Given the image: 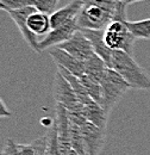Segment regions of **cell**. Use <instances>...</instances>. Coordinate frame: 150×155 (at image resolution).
Segmentation results:
<instances>
[{"label":"cell","mask_w":150,"mask_h":155,"mask_svg":"<svg viewBox=\"0 0 150 155\" xmlns=\"http://www.w3.org/2000/svg\"><path fill=\"white\" fill-rule=\"evenodd\" d=\"M122 0H85L76 17L80 29H105L113 20Z\"/></svg>","instance_id":"6da1fadb"},{"label":"cell","mask_w":150,"mask_h":155,"mask_svg":"<svg viewBox=\"0 0 150 155\" xmlns=\"http://www.w3.org/2000/svg\"><path fill=\"white\" fill-rule=\"evenodd\" d=\"M111 68L119 73L133 90L150 88V75L130 54L123 50H113Z\"/></svg>","instance_id":"7a4b0ae2"},{"label":"cell","mask_w":150,"mask_h":155,"mask_svg":"<svg viewBox=\"0 0 150 155\" xmlns=\"http://www.w3.org/2000/svg\"><path fill=\"white\" fill-rule=\"evenodd\" d=\"M101 86V103L103 109L110 115L113 107L119 103L123 96L131 88L130 85L117 73L113 68H106L100 80Z\"/></svg>","instance_id":"3957f363"},{"label":"cell","mask_w":150,"mask_h":155,"mask_svg":"<svg viewBox=\"0 0 150 155\" xmlns=\"http://www.w3.org/2000/svg\"><path fill=\"white\" fill-rule=\"evenodd\" d=\"M136 37L128 26V20H112L104 29V41L111 50H123L133 55Z\"/></svg>","instance_id":"277c9868"},{"label":"cell","mask_w":150,"mask_h":155,"mask_svg":"<svg viewBox=\"0 0 150 155\" xmlns=\"http://www.w3.org/2000/svg\"><path fill=\"white\" fill-rule=\"evenodd\" d=\"M53 93H54V98L56 103L64 106L69 112L82 114V104L79 101V99L76 97L73 86L62 75L60 71H57L55 79H54Z\"/></svg>","instance_id":"5b68a950"},{"label":"cell","mask_w":150,"mask_h":155,"mask_svg":"<svg viewBox=\"0 0 150 155\" xmlns=\"http://www.w3.org/2000/svg\"><path fill=\"white\" fill-rule=\"evenodd\" d=\"M57 48L67 51L68 54L80 61H86L95 54L90 39L83 35L81 30L76 31L68 41L58 44Z\"/></svg>","instance_id":"8992f818"},{"label":"cell","mask_w":150,"mask_h":155,"mask_svg":"<svg viewBox=\"0 0 150 155\" xmlns=\"http://www.w3.org/2000/svg\"><path fill=\"white\" fill-rule=\"evenodd\" d=\"M79 30L80 28L77 25L76 18L69 20L55 29H51L48 35H45L39 41V50L42 51L45 49H50L53 47H57L58 44L68 41Z\"/></svg>","instance_id":"52a82bcc"},{"label":"cell","mask_w":150,"mask_h":155,"mask_svg":"<svg viewBox=\"0 0 150 155\" xmlns=\"http://www.w3.org/2000/svg\"><path fill=\"white\" fill-rule=\"evenodd\" d=\"M36 11V7L35 6H29V7H25V8H21V10H15V11H8L7 13L10 15V17L13 19V21L16 23L17 28L19 29L21 36L24 37L25 42L28 43V45L35 51L39 54L41 50H39V41L38 37L32 34L30 31V29L28 28V18L29 16Z\"/></svg>","instance_id":"ba28073f"},{"label":"cell","mask_w":150,"mask_h":155,"mask_svg":"<svg viewBox=\"0 0 150 155\" xmlns=\"http://www.w3.org/2000/svg\"><path fill=\"white\" fill-rule=\"evenodd\" d=\"M80 128L88 155H99L106 138L105 129L98 128L88 120H85L82 124H80Z\"/></svg>","instance_id":"9c48e42d"},{"label":"cell","mask_w":150,"mask_h":155,"mask_svg":"<svg viewBox=\"0 0 150 155\" xmlns=\"http://www.w3.org/2000/svg\"><path fill=\"white\" fill-rule=\"evenodd\" d=\"M49 54L55 61L57 67L64 68L68 72H70L73 75L80 78L85 74V63L83 61H80L74 56H72L70 54H68L67 51L57 48V47H53L49 49Z\"/></svg>","instance_id":"30bf717a"},{"label":"cell","mask_w":150,"mask_h":155,"mask_svg":"<svg viewBox=\"0 0 150 155\" xmlns=\"http://www.w3.org/2000/svg\"><path fill=\"white\" fill-rule=\"evenodd\" d=\"M83 35L90 39L94 53L103 58L107 67L111 68V60H112V51L104 41V29L100 30H93V29H80Z\"/></svg>","instance_id":"8fae6325"},{"label":"cell","mask_w":150,"mask_h":155,"mask_svg":"<svg viewBox=\"0 0 150 155\" xmlns=\"http://www.w3.org/2000/svg\"><path fill=\"white\" fill-rule=\"evenodd\" d=\"M83 1L85 0H72L69 4H67L60 10H56L53 15H50L51 29H55L69 20L75 19L83 5Z\"/></svg>","instance_id":"7c38bea8"},{"label":"cell","mask_w":150,"mask_h":155,"mask_svg":"<svg viewBox=\"0 0 150 155\" xmlns=\"http://www.w3.org/2000/svg\"><path fill=\"white\" fill-rule=\"evenodd\" d=\"M82 115L88 122L93 123L94 125H96L100 129H105L106 130L109 114L96 101L92 100L88 104L82 105Z\"/></svg>","instance_id":"4fadbf2b"},{"label":"cell","mask_w":150,"mask_h":155,"mask_svg":"<svg viewBox=\"0 0 150 155\" xmlns=\"http://www.w3.org/2000/svg\"><path fill=\"white\" fill-rule=\"evenodd\" d=\"M28 28L32 34H35L37 37L45 36L49 34L51 30V24H50V16L39 11L32 12L29 18H28Z\"/></svg>","instance_id":"5bb4252c"},{"label":"cell","mask_w":150,"mask_h":155,"mask_svg":"<svg viewBox=\"0 0 150 155\" xmlns=\"http://www.w3.org/2000/svg\"><path fill=\"white\" fill-rule=\"evenodd\" d=\"M83 63H85V74L88 75L91 79L95 80V81L100 82L101 78L104 75L106 68H107L106 62L100 56L94 54L93 56H91L88 60L83 61Z\"/></svg>","instance_id":"9a60e30c"},{"label":"cell","mask_w":150,"mask_h":155,"mask_svg":"<svg viewBox=\"0 0 150 155\" xmlns=\"http://www.w3.org/2000/svg\"><path fill=\"white\" fill-rule=\"evenodd\" d=\"M128 26L137 39H150V18L137 21L128 20Z\"/></svg>","instance_id":"2e32d148"},{"label":"cell","mask_w":150,"mask_h":155,"mask_svg":"<svg viewBox=\"0 0 150 155\" xmlns=\"http://www.w3.org/2000/svg\"><path fill=\"white\" fill-rule=\"evenodd\" d=\"M79 79H80L81 84L83 85V87L86 88V91L90 94V97L100 105V103H101V86H100V82L91 79L86 74H83Z\"/></svg>","instance_id":"e0dca14e"},{"label":"cell","mask_w":150,"mask_h":155,"mask_svg":"<svg viewBox=\"0 0 150 155\" xmlns=\"http://www.w3.org/2000/svg\"><path fill=\"white\" fill-rule=\"evenodd\" d=\"M60 0H35L34 6L39 12L47 13V15H53L56 11V6Z\"/></svg>","instance_id":"ac0fdd59"},{"label":"cell","mask_w":150,"mask_h":155,"mask_svg":"<svg viewBox=\"0 0 150 155\" xmlns=\"http://www.w3.org/2000/svg\"><path fill=\"white\" fill-rule=\"evenodd\" d=\"M6 7V12L15 11V10H21L29 6H34L35 0H1Z\"/></svg>","instance_id":"d6986e66"},{"label":"cell","mask_w":150,"mask_h":155,"mask_svg":"<svg viewBox=\"0 0 150 155\" xmlns=\"http://www.w3.org/2000/svg\"><path fill=\"white\" fill-rule=\"evenodd\" d=\"M19 155H36V152L31 144H18Z\"/></svg>","instance_id":"ffe728a7"},{"label":"cell","mask_w":150,"mask_h":155,"mask_svg":"<svg viewBox=\"0 0 150 155\" xmlns=\"http://www.w3.org/2000/svg\"><path fill=\"white\" fill-rule=\"evenodd\" d=\"M2 117H11V112L7 110L6 105L4 104V101L0 99V118Z\"/></svg>","instance_id":"44dd1931"},{"label":"cell","mask_w":150,"mask_h":155,"mask_svg":"<svg viewBox=\"0 0 150 155\" xmlns=\"http://www.w3.org/2000/svg\"><path fill=\"white\" fill-rule=\"evenodd\" d=\"M124 1L126 5H131V4H135V2H139V1H144V0H122Z\"/></svg>","instance_id":"7402d4cb"},{"label":"cell","mask_w":150,"mask_h":155,"mask_svg":"<svg viewBox=\"0 0 150 155\" xmlns=\"http://www.w3.org/2000/svg\"><path fill=\"white\" fill-rule=\"evenodd\" d=\"M0 10H4V11H6V7H5V5H4V2L0 0Z\"/></svg>","instance_id":"603a6c76"},{"label":"cell","mask_w":150,"mask_h":155,"mask_svg":"<svg viewBox=\"0 0 150 155\" xmlns=\"http://www.w3.org/2000/svg\"><path fill=\"white\" fill-rule=\"evenodd\" d=\"M68 155H79V154H77V153H76L75 150H73V149H72V150L69 152V154H68Z\"/></svg>","instance_id":"cb8c5ba5"},{"label":"cell","mask_w":150,"mask_h":155,"mask_svg":"<svg viewBox=\"0 0 150 155\" xmlns=\"http://www.w3.org/2000/svg\"><path fill=\"white\" fill-rule=\"evenodd\" d=\"M0 155H2V152H0Z\"/></svg>","instance_id":"d4e9b609"}]
</instances>
